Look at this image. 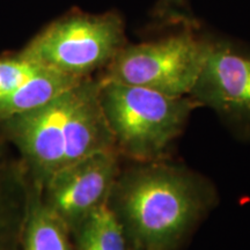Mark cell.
<instances>
[{
	"instance_id": "6da1fadb",
	"label": "cell",
	"mask_w": 250,
	"mask_h": 250,
	"mask_svg": "<svg viewBox=\"0 0 250 250\" xmlns=\"http://www.w3.org/2000/svg\"><path fill=\"white\" fill-rule=\"evenodd\" d=\"M210 187L191 171L158 162L118 175L108 204L136 250H174L211 205Z\"/></svg>"
},
{
	"instance_id": "9c48e42d",
	"label": "cell",
	"mask_w": 250,
	"mask_h": 250,
	"mask_svg": "<svg viewBox=\"0 0 250 250\" xmlns=\"http://www.w3.org/2000/svg\"><path fill=\"white\" fill-rule=\"evenodd\" d=\"M83 79H76L43 65L13 94L0 102V124L9 118L34 110Z\"/></svg>"
},
{
	"instance_id": "30bf717a",
	"label": "cell",
	"mask_w": 250,
	"mask_h": 250,
	"mask_svg": "<svg viewBox=\"0 0 250 250\" xmlns=\"http://www.w3.org/2000/svg\"><path fill=\"white\" fill-rule=\"evenodd\" d=\"M72 233L78 250H126L123 226L108 203L87 215Z\"/></svg>"
},
{
	"instance_id": "8992f818",
	"label": "cell",
	"mask_w": 250,
	"mask_h": 250,
	"mask_svg": "<svg viewBox=\"0 0 250 250\" xmlns=\"http://www.w3.org/2000/svg\"><path fill=\"white\" fill-rule=\"evenodd\" d=\"M190 96L214 110L243 138H250V48L232 40L210 39Z\"/></svg>"
},
{
	"instance_id": "7c38bea8",
	"label": "cell",
	"mask_w": 250,
	"mask_h": 250,
	"mask_svg": "<svg viewBox=\"0 0 250 250\" xmlns=\"http://www.w3.org/2000/svg\"><path fill=\"white\" fill-rule=\"evenodd\" d=\"M1 154H2V152H1V149H0V182H1V179H2V173H1Z\"/></svg>"
},
{
	"instance_id": "8fae6325",
	"label": "cell",
	"mask_w": 250,
	"mask_h": 250,
	"mask_svg": "<svg viewBox=\"0 0 250 250\" xmlns=\"http://www.w3.org/2000/svg\"><path fill=\"white\" fill-rule=\"evenodd\" d=\"M43 65L20 52L0 57V102L13 94Z\"/></svg>"
},
{
	"instance_id": "5b68a950",
	"label": "cell",
	"mask_w": 250,
	"mask_h": 250,
	"mask_svg": "<svg viewBox=\"0 0 250 250\" xmlns=\"http://www.w3.org/2000/svg\"><path fill=\"white\" fill-rule=\"evenodd\" d=\"M87 79L45 104L0 124L6 138L22 156V167L28 177L40 187L62 168L68 123Z\"/></svg>"
},
{
	"instance_id": "3957f363",
	"label": "cell",
	"mask_w": 250,
	"mask_h": 250,
	"mask_svg": "<svg viewBox=\"0 0 250 250\" xmlns=\"http://www.w3.org/2000/svg\"><path fill=\"white\" fill-rule=\"evenodd\" d=\"M126 44L124 19L117 11L72 9L41 30L21 54L65 76L86 79L104 70Z\"/></svg>"
},
{
	"instance_id": "4fadbf2b",
	"label": "cell",
	"mask_w": 250,
	"mask_h": 250,
	"mask_svg": "<svg viewBox=\"0 0 250 250\" xmlns=\"http://www.w3.org/2000/svg\"><path fill=\"white\" fill-rule=\"evenodd\" d=\"M134 250H136V249H134Z\"/></svg>"
},
{
	"instance_id": "7a4b0ae2",
	"label": "cell",
	"mask_w": 250,
	"mask_h": 250,
	"mask_svg": "<svg viewBox=\"0 0 250 250\" xmlns=\"http://www.w3.org/2000/svg\"><path fill=\"white\" fill-rule=\"evenodd\" d=\"M100 80V102L117 151L143 162L158 160L186 126L198 103L144 87Z\"/></svg>"
},
{
	"instance_id": "277c9868",
	"label": "cell",
	"mask_w": 250,
	"mask_h": 250,
	"mask_svg": "<svg viewBox=\"0 0 250 250\" xmlns=\"http://www.w3.org/2000/svg\"><path fill=\"white\" fill-rule=\"evenodd\" d=\"M208 45L210 39L189 30L138 44L127 43L99 78L169 96H190Z\"/></svg>"
},
{
	"instance_id": "52a82bcc",
	"label": "cell",
	"mask_w": 250,
	"mask_h": 250,
	"mask_svg": "<svg viewBox=\"0 0 250 250\" xmlns=\"http://www.w3.org/2000/svg\"><path fill=\"white\" fill-rule=\"evenodd\" d=\"M118 175L117 151H103L58 170L41 190L46 205L72 232L87 215L107 204Z\"/></svg>"
},
{
	"instance_id": "ba28073f",
	"label": "cell",
	"mask_w": 250,
	"mask_h": 250,
	"mask_svg": "<svg viewBox=\"0 0 250 250\" xmlns=\"http://www.w3.org/2000/svg\"><path fill=\"white\" fill-rule=\"evenodd\" d=\"M67 234V227L43 199L41 187L28 177L22 250H72Z\"/></svg>"
}]
</instances>
